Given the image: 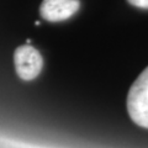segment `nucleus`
<instances>
[{
	"mask_svg": "<svg viewBox=\"0 0 148 148\" xmlns=\"http://www.w3.org/2000/svg\"><path fill=\"white\" fill-rule=\"evenodd\" d=\"M131 5L140 8V9H148V0H127Z\"/></svg>",
	"mask_w": 148,
	"mask_h": 148,
	"instance_id": "nucleus-4",
	"label": "nucleus"
},
{
	"mask_svg": "<svg viewBox=\"0 0 148 148\" xmlns=\"http://www.w3.org/2000/svg\"><path fill=\"white\" fill-rule=\"evenodd\" d=\"M126 104L132 121L138 126L148 128V67L130 88Z\"/></svg>",
	"mask_w": 148,
	"mask_h": 148,
	"instance_id": "nucleus-1",
	"label": "nucleus"
},
{
	"mask_svg": "<svg viewBox=\"0 0 148 148\" xmlns=\"http://www.w3.org/2000/svg\"><path fill=\"white\" fill-rule=\"evenodd\" d=\"M14 63L17 75L22 80H34L40 75L43 67V58L30 45L18 46L14 52Z\"/></svg>",
	"mask_w": 148,
	"mask_h": 148,
	"instance_id": "nucleus-2",
	"label": "nucleus"
},
{
	"mask_svg": "<svg viewBox=\"0 0 148 148\" xmlns=\"http://www.w3.org/2000/svg\"><path fill=\"white\" fill-rule=\"evenodd\" d=\"M79 8V0H42L40 15L46 21L59 22L72 17Z\"/></svg>",
	"mask_w": 148,
	"mask_h": 148,
	"instance_id": "nucleus-3",
	"label": "nucleus"
}]
</instances>
